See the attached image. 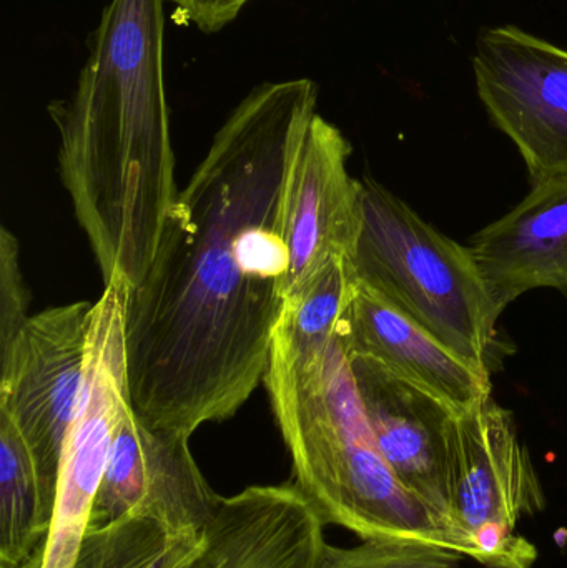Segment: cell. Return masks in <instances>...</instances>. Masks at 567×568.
Here are the masks:
<instances>
[{
    "instance_id": "2",
    "label": "cell",
    "mask_w": 567,
    "mask_h": 568,
    "mask_svg": "<svg viewBox=\"0 0 567 568\" xmlns=\"http://www.w3.org/2000/svg\"><path fill=\"white\" fill-rule=\"evenodd\" d=\"M163 2L112 0L72 95L49 105L60 179L103 284L140 283L179 196L163 80Z\"/></svg>"
},
{
    "instance_id": "1",
    "label": "cell",
    "mask_w": 567,
    "mask_h": 568,
    "mask_svg": "<svg viewBox=\"0 0 567 568\" xmlns=\"http://www.w3.org/2000/svg\"><path fill=\"white\" fill-rule=\"evenodd\" d=\"M310 79L255 87L179 192L125 311L130 406L190 437L239 413L265 379L285 307L290 173L316 115Z\"/></svg>"
},
{
    "instance_id": "6",
    "label": "cell",
    "mask_w": 567,
    "mask_h": 568,
    "mask_svg": "<svg viewBox=\"0 0 567 568\" xmlns=\"http://www.w3.org/2000/svg\"><path fill=\"white\" fill-rule=\"evenodd\" d=\"M93 303L32 314L0 356V414L26 440L47 499L55 507L60 460L75 414Z\"/></svg>"
},
{
    "instance_id": "12",
    "label": "cell",
    "mask_w": 567,
    "mask_h": 568,
    "mask_svg": "<svg viewBox=\"0 0 567 568\" xmlns=\"http://www.w3.org/2000/svg\"><path fill=\"white\" fill-rule=\"evenodd\" d=\"M325 524L295 484L223 497L183 568H318Z\"/></svg>"
},
{
    "instance_id": "18",
    "label": "cell",
    "mask_w": 567,
    "mask_h": 568,
    "mask_svg": "<svg viewBox=\"0 0 567 568\" xmlns=\"http://www.w3.org/2000/svg\"><path fill=\"white\" fill-rule=\"evenodd\" d=\"M19 242L0 230V356L12 347L29 320V291L20 270Z\"/></svg>"
},
{
    "instance_id": "20",
    "label": "cell",
    "mask_w": 567,
    "mask_h": 568,
    "mask_svg": "<svg viewBox=\"0 0 567 568\" xmlns=\"http://www.w3.org/2000/svg\"><path fill=\"white\" fill-rule=\"evenodd\" d=\"M175 3L189 22L202 32L213 33L230 26L250 0H166Z\"/></svg>"
},
{
    "instance_id": "16",
    "label": "cell",
    "mask_w": 567,
    "mask_h": 568,
    "mask_svg": "<svg viewBox=\"0 0 567 568\" xmlns=\"http://www.w3.org/2000/svg\"><path fill=\"white\" fill-rule=\"evenodd\" d=\"M202 542L203 534L176 532L150 517L130 516L89 529L73 568H183Z\"/></svg>"
},
{
    "instance_id": "19",
    "label": "cell",
    "mask_w": 567,
    "mask_h": 568,
    "mask_svg": "<svg viewBox=\"0 0 567 568\" xmlns=\"http://www.w3.org/2000/svg\"><path fill=\"white\" fill-rule=\"evenodd\" d=\"M473 559L488 568H533L538 550L515 527L486 524L472 534Z\"/></svg>"
},
{
    "instance_id": "14",
    "label": "cell",
    "mask_w": 567,
    "mask_h": 568,
    "mask_svg": "<svg viewBox=\"0 0 567 568\" xmlns=\"http://www.w3.org/2000/svg\"><path fill=\"white\" fill-rule=\"evenodd\" d=\"M468 248L502 314L538 287L567 297V179L533 185L512 212L476 233Z\"/></svg>"
},
{
    "instance_id": "8",
    "label": "cell",
    "mask_w": 567,
    "mask_h": 568,
    "mask_svg": "<svg viewBox=\"0 0 567 568\" xmlns=\"http://www.w3.org/2000/svg\"><path fill=\"white\" fill-rule=\"evenodd\" d=\"M352 145L316 113L290 173L285 304L298 300L338 260H352L362 226V182L348 172Z\"/></svg>"
},
{
    "instance_id": "17",
    "label": "cell",
    "mask_w": 567,
    "mask_h": 568,
    "mask_svg": "<svg viewBox=\"0 0 567 568\" xmlns=\"http://www.w3.org/2000/svg\"><path fill=\"white\" fill-rule=\"evenodd\" d=\"M462 557L418 540L368 539L348 549L326 544L318 568H463Z\"/></svg>"
},
{
    "instance_id": "13",
    "label": "cell",
    "mask_w": 567,
    "mask_h": 568,
    "mask_svg": "<svg viewBox=\"0 0 567 568\" xmlns=\"http://www.w3.org/2000/svg\"><path fill=\"white\" fill-rule=\"evenodd\" d=\"M348 356L368 357L448 404L455 413L492 396V373L358 283L343 323Z\"/></svg>"
},
{
    "instance_id": "3",
    "label": "cell",
    "mask_w": 567,
    "mask_h": 568,
    "mask_svg": "<svg viewBox=\"0 0 567 568\" xmlns=\"http://www.w3.org/2000/svg\"><path fill=\"white\" fill-rule=\"evenodd\" d=\"M352 280L332 270L286 304L265 379L292 457L295 486L325 526L360 539L418 540L468 556V547L389 469L360 403L343 323Z\"/></svg>"
},
{
    "instance_id": "5",
    "label": "cell",
    "mask_w": 567,
    "mask_h": 568,
    "mask_svg": "<svg viewBox=\"0 0 567 568\" xmlns=\"http://www.w3.org/2000/svg\"><path fill=\"white\" fill-rule=\"evenodd\" d=\"M126 291L109 286L93 303L75 414L60 460L55 507L40 568H73L89 532L113 437L130 409L125 357Z\"/></svg>"
},
{
    "instance_id": "15",
    "label": "cell",
    "mask_w": 567,
    "mask_h": 568,
    "mask_svg": "<svg viewBox=\"0 0 567 568\" xmlns=\"http://www.w3.org/2000/svg\"><path fill=\"white\" fill-rule=\"evenodd\" d=\"M53 506L19 429L0 414V568H19L43 547Z\"/></svg>"
},
{
    "instance_id": "11",
    "label": "cell",
    "mask_w": 567,
    "mask_h": 568,
    "mask_svg": "<svg viewBox=\"0 0 567 568\" xmlns=\"http://www.w3.org/2000/svg\"><path fill=\"white\" fill-rule=\"evenodd\" d=\"M348 359L360 403L383 459L416 499L455 530L472 559V546L453 524L449 503L446 436L455 410L368 357Z\"/></svg>"
},
{
    "instance_id": "10",
    "label": "cell",
    "mask_w": 567,
    "mask_h": 568,
    "mask_svg": "<svg viewBox=\"0 0 567 568\" xmlns=\"http://www.w3.org/2000/svg\"><path fill=\"white\" fill-rule=\"evenodd\" d=\"M446 446L453 524L472 546V559L476 529L486 524L516 529L545 509V490L515 417L493 396L453 413Z\"/></svg>"
},
{
    "instance_id": "7",
    "label": "cell",
    "mask_w": 567,
    "mask_h": 568,
    "mask_svg": "<svg viewBox=\"0 0 567 568\" xmlns=\"http://www.w3.org/2000/svg\"><path fill=\"white\" fill-rule=\"evenodd\" d=\"M473 70L483 105L522 153L531 185L567 179V50L495 27L479 36Z\"/></svg>"
},
{
    "instance_id": "9",
    "label": "cell",
    "mask_w": 567,
    "mask_h": 568,
    "mask_svg": "<svg viewBox=\"0 0 567 568\" xmlns=\"http://www.w3.org/2000/svg\"><path fill=\"white\" fill-rule=\"evenodd\" d=\"M189 440L150 429L130 407L113 437L89 529L143 516L176 532L202 536L223 497L206 483Z\"/></svg>"
},
{
    "instance_id": "4",
    "label": "cell",
    "mask_w": 567,
    "mask_h": 568,
    "mask_svg": "<svg viewBox=\"0 0 567 568\" xmlns=\"http://www.w3.org/2000/svg\"><path fill=\"white\" fill-rule=\"evenodd\" d=\"M352 266L362 286L492 373L502 313L468 246L439 233L373 179L362 180Z\"/></svg>"
}]
</instances>
